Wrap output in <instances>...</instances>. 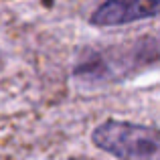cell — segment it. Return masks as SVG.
Returning <instances> with one entry per match:
<instances>
[{"label": "cell", "instance_id": "1", "mask_svg": "<svg viewBox=\"0 0 160 160\" xmlns=\"http://www.w3.org/2000/svg\"><path fill=\"white\" fill-rule=\"evenodd\" d=\"M98 148L118 160H160V130L134 122L108 120L91 132Z\"/></svg>", "mask_w": 160, "mask_h": 160}, {"label": "cell", "instance_id": "2", "mask_svg": "<svg viewBox=\"0 0 160 160\" xmlns=\"http://www.w3.org/2000/svg\"><path fill=\"white\" fill-rule=\"evenodd\" d=\"M160 14V0H103L89 22L99 28L122 27Z\"/></svg>", "mask_w": 160, "mask_h": 160}]
</instances>
